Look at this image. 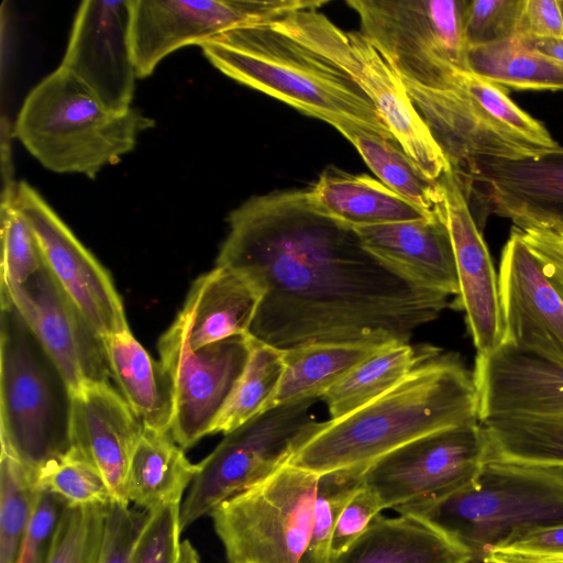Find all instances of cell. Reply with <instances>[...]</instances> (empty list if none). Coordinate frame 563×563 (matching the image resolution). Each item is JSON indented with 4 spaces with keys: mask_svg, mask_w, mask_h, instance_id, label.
<instances>
[{
    "mask_svg": "<svg viewBox=\"0 0 563 563\" xmlns=\"http://www.w3.org/2000/svg\"><path fill=\"white\" fill-rule=\"evenodd\" d=\"M297 38L361 85L394 139L426 178L437 181L451 170L444 152L405 85L364 34L345 32L322 12H314L299 25Z\"/></svg>",
    "mask_w": 563,
    "mask_h": 563,
    "instance_id": "12",
    "label": "cell"
},
{
    "mask_svg": "<svg viewBox=\"0 0 563 563\" xmlns=\"http://www.w3.org/2000/svg\"><path fill=\"white\" fill-rule=\"evenodd\" d=\"M556 234H559L562 238V240H563V233H556Z\"/></svg>",
    "mask_w": 563,
    "mask_h": 563,
    "instance_id": "52",
    "label": "cell"
},
{
    "mask_svg": "<svg viewBox=\"0 0 563 563\" xmlns=\"http://www.w3.org/2000/svg\"><path fill=\"white\" fill-rule=\"evenodd\" d=\"M142 432L143 426L109 383L88 384L73 391V448L101 473L115 500L128 503L129 465Z\"/></svg>",
    "mask_w": 563,
    "mask_h": 563,
    "instance_id": "22",
    "label": "cell"
},
{
    "mask_svg": "<svg viewBox=\"0 0 563 563\" xmlns=\"http://www.w3.org/2000/svg\"><path fill=\"white\" fill-rule=\"evenodd\" d=\"M283 355V350L252 338L245 368L214 421L210 434H227L269 409L284 371Z\"/></svg>",
    "mask_w": 563,
    "mask_h": 563,
    "instance_id": "33",
    "label": "cell"
},
{
    "mask_svg": "<svg viewBox=\"0 0 563 563\" xmlns=\"http://www.w3.org/2000/svg\"><path fill=\"white\" fill-rule=\"evenodd\" d=\"M154 120L131 108L107 109L68 69L59 66L26 96L14 136L45 168L93 179L131 152Z\"/></svg>",
    "mask_w": 563,
    "mask_h": 563,
    "instance_id": "4",
    "label": "cell"
},
{
    "mask_svg": "<svg viewBox=\"0 0 563 563\" xmlns=\"http://www.w3.org/2000/svg\"><path fill=\"white\" fill-rule=\"evenodd\" d=\"M516 38H563L560 0H525Z\"/></svg>",
    "mask_w": 563,
    "mask_h": 563,
    "instance_id": "44",
    "label": "cell"
},
{
    "mask_svg": "<svg viewBox=\"0 0 563 563\" xmlns=\"http://www.w3.org/2000/svg\"><path fill=\"white\" fill-rule=\"evenodd\" d=\"M384 510L377 495L364 484L344 507L332 534L331 562L345 551Z\"/></svg>",
    "mask_w": 563,
    "mask_h": 563,
    "instance_id": "43",
    "label": "cell"
},
{
    "mask_svg": "<svg viewBox=\"0 0 563 563\" xmlns=\"http://www.w3.org/2000/svg\"><path fill=\"white\" fill-rule=\"evenodd\" d=\"M314 402L302 399L272 407L224 434L197 464L180 509V531L289 463L320 427L309 413Z\"/></svg>",
    "mask_w": 563,
    "mask_h": 563,
    "instance_id": "10",
    "label": "cell"
},
{
    "mask_svg": "<svg viewBox=\"0 0 563 563\" xmlns=\"http://www.w3.org/2000/svg\"><path fill=\"white\" fill-rule=\"evenodd\" d=\"M1 449L35 473L71 448V389L0 289Z\"/></svg>",
    "mask_w": 563,
    "mask_h": 563,
    "instance_id": "7",
    "label": "cell"
},
{
    "mask_svg": "<svg viewBox=\"0 0 563 563\" xmlns=\"http://www.w3.org/2000/svg\"><path fill=\"white\" fill-rule=\"evenodd\" d=\"M11 184L9 179L1 198V285H21L45 265L30 224L13 202Z\"/></svg>",
    "mask_w": 563,
    "mask_h": 563,
    "instance_id": "37",
    "label": "cell"
},
{
    "mask_svg": "<svg viewBox=\"0 0 563 563\" xmlns=\"http://www.w3.org/2000/svg\"><path fill=\"white\" fill-rule=\"evenodd\" d=\"M308 189L313 207L353 229L428 218L379 179L328 166Z\"/></svg>",
    "mask_w": 563,
    "mask_h": 563,
    "instance_id": "25",
    "label": "cell"
},
{
    "mask_svg": "<svg viewBox=\"0 0 563 563\" xmlns=\"http://www.w3.org/2000/svg\"><path fill=\"white\" fill-rule=\"evenodd\" d=\"M525 241L543 264L545 276L563 298V240L555 232L526 228L519 229Z\"/></svg>",
    "mask_w": 563,
    "mask_h": 563,
    "instance_id": "45",
    "label": "cell"
},
{
    "mask_svg": "<svg viewBox=\"0 0 563 563\" xmlns=\"http://www.w3.org/2000/svg\"><path fill=\"white\" fill-rule=\"evenodd\" d=\"M471 552L427 522L377 516L331 563H466Z\"/></svg>",
    "mask_w": 563,
    "mask_h": 563,
    "instance_id": "26",
    "label": "cell"
},
{
    "mask_svg": "<svg viewBox=\"0 0 563 563\" xmlns=\"http://www.w3.org/2000/svg\"><path fill=\"white\" fill-rule=\"evenodd\" d=\"M384 347L312 343L285 350L283 375L269 408L302 399L322 398L353 368Z\"/></svg>",
    "mask_w": 563,
    "mask_h": 563,
    "instance_id": "29",
    "label": "cell"
},
{
    "mask_svg": "<svg viewBox=\"0 0 563 563\" xmlns=\"http://www.w3.org/2000/svg\"><path fill=\"white\" fill-rule=\"evenodd\" d=\"M519 41L531 49L563 63V38H520Z\"/></svg>",
    "mask_w": 563,
    "mask_h": 563,
    "instance_id": "48",
    "label": "cell"
},
{
    "mask_svg": "<svg viewBox=\"0 0 563 563\" xmlns=\"http://www.w3.org/2000/svg\"><path fill=\"white\" fill-rule=\"evenodd\" d=\"M439 353L437 347H416L409 343L382 349L322 396L331 419L345 417L376 400Z\"/></svg>",
    "mask_w": 563,
    "mask_h": 563,
    "instance_id": "30",
    "label": "cell"
},
{
    "mask_svg": "<svg viewBox=\"0 0 563 563\" xmlns=\"http://www.w3.org/2000/svg\"><path fill=\"white\" fill-rule=\"evenodd\" d=\"M319 475L290 463L211 512L229 563H302Z\"/></svg>",
    "mask_w": 563,
    "mask_h": 563,
    "instance_id": "9",
    "label": "cell"
},
{
    "mask_svg": "<svg viewBox=\"0 0 563 563\" xmlns=\"http://www.w3.org/2000/svg\"><path fill=\"white\" fill-rule=\"evenodd\" d=\"M330 125L357 150L384 185L426 212L437 210L441 201L439 181L426 178L396 141L351 122Z\"/></svg>",
    "mask_w": 563,
    "mask_h": 563,
    "instance_id": "31",
    "label": "cell"
},
{
    "mask_svg": "<svg viewBox=\"0 0 563 563\" xmlns=\"http://www.w3.org/2000/svg\"><path fill=\"white\" fill-rule=\"evenodd\" d=\"M477 421L473 373L459 356L439 353L371 404L321 422L289 463L318 475L367 466L416 439Z\"/></svg>",
    "mask_w": 563,
    "mask_h": 563,
    "instance_id": "2",
    "label": "cell"
},
{
    "mask_svg": "<svg viewBox=\"0 0 563 563\" xmlns=\"http://www.w3.org/2000/svg\"><path fill=\"white\" fill-rule=\"evenodd\" d=\"M363 245L420 285L456 297L455 255L441 201L433 216L355 228Z\"/></svg>",
    "mask_w": 563,
    "mask_h": 563,
    "instance_id": "23",
    "label": "cell"
},
{
    "mask_svg": "<svg viewBox=\"0 0 563 563\" xmlns=\"http://www.w3.org/2000/svg\"><path fill=\"white\" fill-rule=\"evenodd\" d=\"M327 0H132L130 44L137 78H146L173 52L250 25L268 24Z\"/></svg>",
    "mask_w": 563,
    "mask_h": 563,
    "instance_id": "14",
    "label": "cell"
},
{
    "mask_svg": "<svg viewBox=\"0 0 563 563\" xmlns=\"http://www.w3.org/2000/svg\"><path fill=\"white\" fill-rule=\"evenodd\" d=\"M472 74L516 90H563V63L526 46L517 38L470 47Z\"/></svg>",
    "mask_w": 563,
    "mask_h": 563,
    "instance_id": "32",
    "label": "cell"
},
{
    "mask_svg": "<svg viewBox=\"0 0 563 563\" xmlns=\"http://www.w3.org/2000/svg\"><path fill=\"white\" fill-rule=\"evenodd\" d=\"M503 548L541 552L563 558V526L523 534Z\"/></svg>",
    "mask_w": 563,
    "mask_h": 563,
    "instance_id": "46",
    "label": "cell"
},
{
    "mask_svg": "<svg viewBox=\"0 0 563 563\" xmlns=\"http://www.w3.org/2000/svg\"><path fill=\"white\" fill-rule=\"evenodd\" d=\"M560 7H561L562 15H563V0H560Z\"/></svg>",
    "mask_w": 563,
    "mask_h": 563,
    "instance_id": "51",
    "label": "cell"
},
{
    "mask_svg": "<svg viewBox=\"0 0 563 563\" xmlns=\"http://www.w3.org/2000/svg\"><path fill=\"white\" fill-rule=\"evenodd\" d=\"M128 503L113 499L107 505L106 525L98 563H131L137 538L148 517Z\"/></svg>",
    "mask_w": 563,
    "mask_h": 563,
    "instance_id": "41",
    "label": "cell"
},
{
    "mask_svg": "<svg viewBox=\"0 0 563 563\" xmlns=\"http://www.w3.org/2000/svg\"><path fill=\"white\" fill-rule=\"evenodd\" d=\"M472 373L492 459L563 467V366L501 344Z\"/></svg>",
    "mask_w": 563,
    "mask_h": 563,
    "instance_id": "6",
    "label": "cell"
},
{
    "mask_svg": "<svg viewBox=\"0 0 563 563\" xmlns=\"http://www.w3.org/2000/svg\"><path fill=\"white\" fill-rule=\"evenodd\" d=\"M11 192L48 271L92 328L103 339L129 331L122 300L106 268L33 187L12 181Z\"/></svg>",
    "mask_w": 563,
    "mask_h": 563,
    "instance_id": "17",
    "label": "cell"
},
{
    "mask_svg": "<svg viewBox=\"0 0 563 563\" xmlns=\"http://www.w3.org/2000/svg\"><path fill=\"white\" fill-rule=\"evenodd\" d=\"M177 563H199V556L189 541H181L180 554Z\"/></svg>",
    "mask_w": 563,
    "mask_h": 563,
    "instance_id": "49",
    "label": "cell"
},
{
    "mask_svg": "<svg viewBox=\"0 0 563 563\" xmlns=\"http://www.w3.org/2000/svg\"><path fill=\"white\" fill-rule=\"evenodd\" d=\"M111 376L144 428L170 433L174 417L172 380L131 331L103 339Z\"/></svg>",
    "mask_w": 563,
    "mask_h": 563,
    "instance_id": "27",
    "label": "cell"
},
{
    "mask_svg": "<svg viewBox=\"0 0 563 563\" xmlns=\"http://www.w3.org/2000/svg\"><path fill=\"white\" fill-rule=\"evenodd\" d=\"M490 457L484 427L470 422L416 439L368 464L363 484L384 509L428 505L471 485Z\"/></svg>",
    "mask_w": 563,
    "mask_h": 563,
    "instance_id": "13",
    "label": "cell"
},
{
    "mask_svg": "<svg viewBox=\"0 0 563 563\" xmlns=\"http://www.w3.org/2000/svg\"><path fill=\"white\" fill-rule=\"evenodd\" d=\"M197 471L170 433L143 427L129 465L126 500L146 511L180 504Z\"/></svg>",
    "mask_w": 563,
    "mask_h": 563,
    "instance_id": "28",
    "label": "cell"
},
{
    "mask_svg": "<svg viewBox=\"0 0 563 563\" xmlns=\"http://www.w3.org/2000/svg\"><path fill=\"white\" fill-rule=\"evenodd\" d=\"M466 563H487L484 554H472Z\"/></svg>",
    "mask_w": 563,
    "mask_h": 563,
    "instance_id": "50",
    "label": "cell"
},
{
    "mask_svg": "<svg viewBox=\"0 0 563 563\" xmlns=\"http://www.w3.org/2000/svg\"><path fill=\"white\" fill-rule=\"evenodd\" d=\"M401 81L454 173L478 159L522 158L558 145L504 87L468 70L455 69L433 88Z\"/></svg>",
    "mask_w": 563,
    "mask_h": 563,
    "instance_id": "8",
    "label": "cell"
},
{
    "mask_svg": "<svg viewBox=\"0 0 563 563\" xmlns=\"http://www.w3.org/2000/svg\"><path fill=\"white\" fill-rule=\"evenodd\" d=\"M37 490L35 472L1 449L0 563H18Z\"/></svg>",
    "mask_w": 563,
    "mask_h": 563,
    "instance_id": "34",
    "label": "cell"
},
{
    "mask_svg": "<svg viewBox=\"0 0 563 563\" xmlns=\"http://www.w3.org/2000/svg\"><path fill=\"white\" fill-rule=\"evenodd\" d=\"M525 0L467 1L464 38L467 48L516 38Z\"/></svg>",
    "mask_w": 563,
    "mask_h": 563,
    "instance_id": "39",
    "label": "cell"
},
{
    "mask_svg": "<svg viewBox=\"0 0 563 563\" xmlns=\"http://www.w3.org/2000/svg\"><path fill=\"white\" fill-rule=\"evenodd\" d=\"M454 175L471 210L478 211L479 230L495 214L518 229L563 233V146L522 158L478 159Z\"/></svg>",
    "mask_w": 563,
    "mask_h": 563,
    "instance_id": "16",
    "label": "cell"
},
{
    "mask_svg": "<svg viewBox=\"0 0 563 563\" xmlns=\"http://www.w3.org/2000/svg\"><path fill=\"white\" fill-rule=\"evenodd\" d=\"M397 512L427 522L471 554H485L523 534L563 526V467L489 460L465 488Z\"/></svg>",
    "mask_w": 563,
    "mask_h": 563,
    "instance_id": "5",
    "label": "cell"
},
{
    "mask_svg": "<svg viewBox=\"0 0 563 563\" xmlns=\"http://www.w3.org/2000/svg\"><path fill=\"white\" fill-rule=\"evenodd\" d=\"M498 288L503 344L563 366V298L516 227L503 249Z\"/></svg>",
    "mask_w": 563,
    "mask_h": 563,
    "instance_id": "19",
    "label": "cell"
},
{
    "mask_svg": "<svg viewBox=\"0 0 563 563\" xmlns=\"http://www.w3.org/2000/svg\"><path fill=\"white\" fill-rule=\"evenodd\" d=\"M487 563H563V558L512 548H494L485 554Z\"/></svg>",
    "mask_w": 563,
    "mask_h": 563,
    "instance_id": "47",
    "label": "cell"
},
{
    "mask_svg": "<svg viewBox=\"0 0 563 563\" xmlns=\"http://www.w3.org/2000/svg\"><path fill=\"white\" fill-rule=\"evenodd\" d=\"M131 2L82 1L60 64L113 112L132 108L137 78L130 44Z\"/></svg>",
    "mask_w": 563,
    "mask_h": 563,
    "instance_id": "20",
    "label": "cell"
},
{
    "mask_svg": "<svg viewBox=\"0 0 563 563\" xmlns=\"http://www.w3.org/2000/svg\"><path fill=\"white\" fill-rule=\"evenodd\" d=\"M201 49L224 75L302 113L329 124L355 123L396 141L351 75L272 23L228 31Z\"/></svg>",
    "mask_w": 563,
    "mask_h": 563,
    "instance_id": "3",
    "label": "cell"
},
{
    "mask_svg": "<svg viewBox=\"0 0 563 563\" xmlns=\"http://www.w3.org/2000/svg\"><path fill=\"white\" fill-rule=\"evenodd\" d=\"M260 295L241 274L217 266L192 284L175 321L191 350L230 336L249 334Z\"/></svg>",
    "mask_w": 563,
    "mask_h": 563,
    "instance_id": "24",
    "label": "cell"
},
{
    "mask_svg": "<svg viewBox=\"0 0 563 563\" xmlns=\"http://www.w3.org/2000/svg\"><path fill=\"white\" fill-rule=\"evenodd\" d=\"M366 466L319 475L310 543L302 563H331L330 544L335 525L355 492Z\"/></svg>",
    "mask_w": 563,
    "mask_h": 563,
    "instance_id": "35",
    "label": "cell"
},
{
    "mask_svg": "<svg viewBox=\"0 0 563 563\" xmlns=\"http://www.w3.org/2000/svg\"><path fill=\"white\" fill-rule=\"evenodd\" d=\"M364 34L401 80L432 88L466 69L467 0H347Z\"/></svg>",
    "mask_w": 563,
    "mask_h": 563,
    "instance_id": "11",
    "label": "cell"
},
{
    "mask_svg": "<svg viewBox=\"0 0 563 563\" xmlns=\"http://www.w3.org/2000/svg\"><path fill=\"white\" fill-rule=\"evenodd\" d=\"M55 494L38 489L18 563H47L55 533L66 507Z\"/></svg>",
    "mask_w": 563,
    "mask_h": 563,
    "instance_id": "42",
    "label": "cell"
},
{
    "mask_svg": "<svg viewBox=\"0 0 563 563\" xmlns=\"http://www.w3.org/2000/svg\"><path fill=\"white\" fill-rule=\"evenodd\" d=\"M107 506H66L47 563H98Z\"/></svg>",
    "mask_w": 563,
    "mask_h": 563,
    "instance_id": "38",
    "label": "cell"
},
{
    "mask_svg": "<svg viewBox=\"0 0 563 563\" xmlns=\"http://www.w3.org/2000/svg\"><path fill=\"white\" fill-rule=\"evenodd\" d=\"M228 223L216 264L257 290L249 334L276 349L409 343L451 306L450 296L397 271L355 229L318 211L307 188L251 197Z\"/></svg>",
    "mask_w": 563,
    "mask_h": 563,
    "instance_id": "1",
    "label": "cell"
},
{
    "mask_svg": "<svg viewBox=\"0 0 563 563\" xmlns=\"http://www.w3.org/2000/svg\"><path fill=\"white\" fill-rule=\"evenodd\" d=\"M252 338L241 334L198 350L174 321L158 340L161 362L174 391L170 434L183 449L211 433L247 363Z\"/></svg>",
    "mask_w": 563,
    "mask_h": 563,
    "instance_id": "15",
    "label": "cell"
},
{
    "mask_svg": "<svg viewBox=\"0 0 563 563\" xmlns=\"http://www.w3.org/2000/svg\"><path fill=\"white\" fill-rule=\"evenodd\" d=\"M179 517V504L150 511L131 563H177L181 545Z\"/></svg>",
    "mask_w": 563,
    "mask_h": 563,
    "instance_id": "40",
    "label": "cell"
},
{
    "mask_svg": "<svg viewBox=\"0 0 563 563\" xmlns=\"http://www.w3.org/2000/svg\"><path fill=\"white\" fill-rule=\"evenodd\" d=\"M35 482L37 489L55 494L67 506H107L113 500L101 473L74 448L42 466Z\"/></svg>",
    "mask_w": 563,
    "mask_h": 563,
    "instance_id": "36",
    "label": "cell"
},
{
    "mask_svg": "<svg viewBox=\"0 0 563 563\" xmlns=\"http://www.w3.org/2000/svg\"><path fill=\"white\" fill-rule=\"evenodd\" d=\"M438 181L459 279V294L451 307L464 311L477 355H487L496 351L504 340L498 274L452 169Z\"/></svg>",
    "mask_w": 563,
    "mask_h": 563,
    "instance_id": "21",
    "label": "cell"
},
{
    "mask_svg": "<svg viewBox=\"0 0 563 563\" xmlns=\"http://www.w3.org/2000/svg\"><path fill=\"white\" fill-rule=\"evenodd\" d=\"M65 377L71 393L109 383L111 371L103 338L44 265L21 285H1Z\"/></svg>",
    "mask_w": 563,
    "mask_h": 563,
    "instance_id": "18",
    "label": "cell"
}]
</instances>
